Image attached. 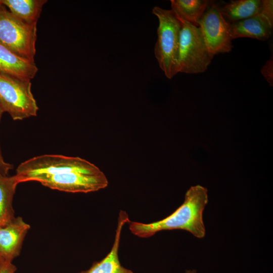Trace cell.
Returning <instances> with one entry per match:
<instances>
[{
    "label": "cell",
    "mask_w": 273,
    "mask_h": 273,
    "mask_svg": "<svg viewBox=\"0 0 273 273\" xmlns=\"http://www.w3.org/2000/svg\"><path fill=\"white\" fill-rule=\"evenodd\" d=\"M208 201L207 190L200 185L191 187L185 194L183 203L167 217L144 223L129 220V230L141 238H148L164 230H183L197 238H203L206 230L203 213Z\"/></svg>",
    "instance_id": "1"
},
{
    "label": "cell",
    "mask_w": 273,
    "mask_h": 273,
    "mask_svg": "<svg viewBox=\"0 0 273 273\" xmlns=\"http://www.w3.org/2000/svg\"><path fill=\"white\" fill-rule=\"evenodd\" d=\"M152 13L159 21L157 40L154 54L165 75L171 79L177 72L178 57L182 23L178 16L171 9L158 6L152 9Z\"/></svg>",
    "instance_id": "2"
},
{
    "label": "cell",
    "mask_w": 273,
    "mask_h": 273,
    "mask_svg": "<svg viewBox=\"0 0 273 273\" xmlns=\"http://www.w3.org/2000/svg\"><path fill=\"white\" fill-rule=\"evenodd\" d=\"M37 23H26L0 6V45L27 61L35 62Z\"/></svg>",
    "instance_id": "3"
},
{
    "label": "cell",
    "mask_w": 273,
    "mask_h": 273,
    "mask_svg": "<svg viewBox=\"0 0 273 273\" xmlns=\"http://www.w3.org/2000/svg\"><path fill=\"white\" fill-rule=\"evenodd\" d=\"M0 107L14 120L36 116L38 107L30 80L0 73Z\"/></svg>",
    "instance_id": "4"
},
{
    "label": "cell",
    "mask_w": 273,
    "mask_h": 273,
    "mask_svg": "<svg viewBox=\"0 0 273 273\" xmlns=\"http://www.w3.org/2000/svg\"><path fill=\"white\" fill-rule=\"evenodd\" d=\"M180 19L182 27L177 72L188 74L204 72L207 70L213 57L208 50L200 27Z\"/></svg>",
    "instance_id": "5"
},
{
    "label": "cell",
    "mask_w": 273,
    "mask_h": 273,
    "mask_svg": "<svg viewBox=\"0 0 273 273\" xmlns=\"http://www.w3.org/2000/svg\"><path fill=\"white\" fill-rule=\"evenodd\" d=\"M95 164L78 157L43 155L21 163L16 169L19 183L34 181L39 177L92 167Z\"/></svg>",
    "instance_id": "6"
},
{
    "label": "cell",
    "mask_w": 273,
    "mask_h": 273,
    "mask_svg": "<svg viewBox=\"0 0 273 273\" xmlns=\"http://www.w3.org/2000/svg\"><path fill=\"white\" fill-rule=\"evenodd\" d=\"M34 181L52 189L70 193L95 192L108 185L106 175L95 165L86 169L40 176Z\"/></svg>",
    "instance_id": "7"
},
{
    "label": "cell",
    "mask_w": 273,
    "mask_h": 273,
    "mask_svg": "<svg viewBox=\"0 0 273 273\" xmlns=\"http://www.w3.org/2000/svg\"><path fill=\"white\" fill-rule=\"evenodd\" d=\"M199 27L213 57L232 51L230 24L222 16L217 5L212 3L200 20Z\"/></svg>",
    "instance_id": "8"
},
{
    "label": "cell",
    "mask_w": 273,
    "mask_h": 273,
    "mask_svg": "<svg viewBox=\"0 0 273 273\" xmlns=\"http://www.w3.org/2000/svg\"><path fill=\"white\" fill-rule=\"evenodd\" d=\"M30 225L20 217L0 227V254L4 261L12 262L19 255L23 240Z\"/></svg>",
    "instance_id": "9"
},
{
    "label": "cell",
    "mask_w": 273,
    "mask_h": 273,
    "mask_svg": "<svg viewBox=\"0 0 273 273\" xmlns=\"http://www.w3.org/2000/svg\"><path fill=\"white\" fill-rule=\"evenodd\" d=\"M232 39L249 37L261 41L267 40L272 32L273 21L262 13L258 14L230 24Z\"/></svg>",
    "instance_id": "10"
},
{
    "label": "cell",
    "mask_w": 273,
    "mask_h": 273,
    "mask_svg": "<svg viewBox=\"0 0 273 273\" xmlns=\"http://www.w3.org/2000/svg\"><path fill=\"white\" fill-rule=\"evenodd\" d=\"M128 221L127 213L121 210L118 219L114 241L110 252L102 260L94 263L89 269L80 273H133L131 270L121 265L118 257L121 231L123 226Z\"/></svg>",
    "instance_id": "11"
},
{
    "label": "cell",
    "mask_w": 273,
    "mask_h": 273,
    "mask_svg": "<svg viewBox=\"0 0 273 273\" xmlns=\"http://www.w3.org/2000/svg\"><path fill=\"white\" fill-rule=\"evenodd\" d=\"M38 71L35 62L16 55L0 45V73L31 80Z\"/></svg>",
    "instance_id": "12"
},
{
    "label": "cell",
    "mask_w": 273,
    "mask_h": 273,
    "mask_svg": "<svg viewBox=\"0 0 273 273\" xmlns=\"http://www.w3.org/2000/svg\"><path fill=\"white\" fill-rule=\"evenodd\" d=\"M19 183L15 175L8 176L0 172V227L8 225L15 218L12 201Z\"/></svg>",
    "instance_id": "13"
},
{
    "label": "cell",
    "mask_w": 273,
    "mask_h": 273,
    "mask_svg": "<svg viewBox=\"0 0 273 273\" xmlns=\"http://www.w3.org/2000/svg\"><path fill=\"white\" fill-rule=\"evenodd\" d=\"M171 10L178 17L199 27V21L212 2L208 0H171Z\"/></svg>",
    "instance_id": "14"
},
{
    "label": "cell",
    "mask_w": 273,
    "mask_h": 273,
    "mask_svg": "<svg viewBox=\"0 0 273 273\" xmlns=\"http://www.w3.org/2000/svg\"><path fill=\"white\" fill-rule=\"evenodd\" d=\"M260 0H234L219 7L220 12L229 23L244 20L260 12Z\"/></svg>",
    "instance_id": "15"
},
{
    "label": "cell",
    "mask_w": 273,
    "mask_h": 273,
    "mask_svg": "<svg viewBox=\"0 0 273 273\" xmlns=\"http://www.w3.org/2000/svg\"><path fill=\"white\" fill-rule=\"evenodd\" d=\"M2 5L19 19L28 23H37L47 0H1Z\"/></svg>",
    "instance_id": "16"
},
{
    "label": "cell",
    "mask_w": 273,
    "mask_h": 273,
    "mask_svg": "<svg viewBox=\"0 0 273 273\" xmlns=\"http://www.w3.org/2000/svg\"><path fill=\"white\" fill-rule=\"evenodd\" d=\"M261 72L270 85L273 83V59L272 56L266 62L262 67Z\"/></svg>",
    "instance_id": "17"
},
{
    "label": "cell",
    "mask_w": 273,
    "mask_h": 273,
    "mask_svg": "<svg viewBox=\"0 0 273 273\" xmlns=\"http://www.w3.org/2000/svg\"><path fill=\"white\" fill-rule=\"evenodd\" d=\"M259 12L264 14L271 21H273L272 0L261 1V8Z\"/></svg>",
    "instance_id": "18"
},
{
    "label": "cell",
    "mask_w": 273,
    "mask_h": 273,
    "mask_svg": "<svg viewBox=\"0 0 273 273\" xmlns=\"http://www.w3.org/2000/svg\"><path fill=\"white\" fill-rule=\"evenodd\" d=\"M3 113L4 111L0 107V120ZM12 168L13 165L12 164L4 161L0 149V172L4 175H7L9 171L12 169Z\"/></svg>",
    "instance_id": "19"
},
{
    "label": "cell",
    "mask_w": 273,
    "mask_h": 273,
    "mask_svg": "<svg viewBox=\"0 0 273 273\" xmlns=\"http://www.w3.org/2000/svg\"><path fill=\"white\" fill-rule=\"evenodd\" d=\"M16 266L11 262L3 261L0 262V273H15Z\"/></svg>",
    "instance_id": "20"
},
{
    "label": "cell",
    "mask_w": 273,
    "mask_h": 273,
    "mask_svg": "<svg viewBox=\"0 0 273 273\" xmlns=\"http://www.w3.org/2000/svg\"><path fill=\"white\" fill-rule=\"evenodd\" d=\"M185 273H197V271L196 270H186Z\"/></svg>",
    "instance_id": "21"
},
{
    "label": "cell",
    "mask_w": 273,
    "mask_h": 273,
    "mask_svg": "<svg viewBox=\"0 0 273 273\" xmlns=\"http://www.w3.org/2000/svg\"><path fill=\"white\" fill-rule=\"evenodd\" d=\"M4 261L3 259H2L1 256V254H0V262Z\"/></svg>",
    "instance_id": "22"
},
{
    "label": "cell",
    "mask_w": 273,
    "mask_h": 273,
    "mask_svg": "<svg viewBox=\"0 0 273 273\" xmlns=\"http://www.w3.org/2000/svg\"><path fill=\"white\" fill-rule=\"evenodd\" d=\"M1 4H2V3H1V1H0V6L1 5Z\"/></svg>",
    "instance_id": "23"
}]
</instances>
